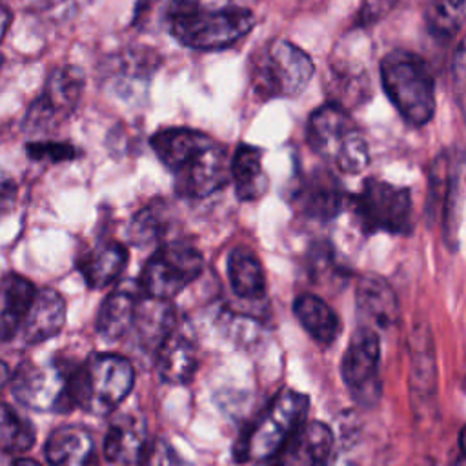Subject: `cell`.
<instances>
[{
    "mask_svg": "<svg viewBox=\"0 0 466 466\" xmlns=\"http://www.w3.org/2000/svg\"><path fill=\"white\" fill-rule=\"evenodd\" d=\"M151 147L173 173L175 189L186 198H204L229 180L226 147L191 127H164L151 137Z\"/></svg>",
    "mask_w": 466,
    "mask_h": 466,
    "instance_id": "6da1fadb",
    "label": "cell"
},
{
    "mask_svg": "<svg viewBox=\"0 0 466 466\" xmlns=\"http://www.w3.org/2000/svg\"><path fill=\"white\" fill-rule=\"evenodd\" d=\"M160 24L182 46L211 51L246 36L255 16L233 0H166Z\"/></svg>",
    "mask_w": 466,
    "mask_h": 466,
    "instance_id": "7a4b0ae2",
    "label": "cell"
},
{
    "mask_svg": "<svg viewBox=\"0 0 466 466\" xmlns=\"http://www.w3.org/2000/svg\"><path fill=\"white\" fill-rule=\"evenodd\" d=\"M382 87L411 126H424L435 111V84L424 58L406 49H393L380 60Z\"/></svg>",
    "mask_w": 466,
    "mask_h": 466,
    "instance_id": "3957f363",
    "label": "cell"
},
{
    "mask_svg": "<svg viewBox=\"0 0 466 466\" xmlns=\"http://www.w3.org/2000/svg\"><path fill=\"white\" fill-rule=\"evenodd\" d=\"M309 147L344 173H360L370 164L368 140L350 111L328 102L317 107L306 126Z\"/></svg>",
    "mask_w": 466,
    "mask_h": 466,
    "instance_id": "277c9868",
    "label": "cell"
},
{
    "mask_svg": "<svg viewBox=\"0 0 466 466\" xmlns=\"http://www.w3.org/2000/svg\"><path fill=\"white\" fill-rule=\"evenodd\" d=\"M306 51L288 40H271L249 62V87L262 102L300 95L313 76Z\"/></svg>",
    "mask_w": 466,
    "mask_h": 466,
    "instance_id": "5b68a950",
    "label": "cell"
},
{
    "mask_svg": "<svg viewBox=\"0 0 466 466\" xmlns=\"http://www.w3.org/2000/svg\"><path fill=\"white\" fill-rule=\"evenodd\" d=\"M133 382L135 371L127 359L96 353L71 371V399L91 415H109L127 397Z\"/></svg>",
    "mask_w": 466,
    "mask_h": 466,
    "instance_id": "8992f818",
    "label": "cell"
},
{
    "mask_svg": "<svg viewBox=\"0 0 466 466\" xmlns=\"http://www.w3.org/2000/svg\"><path fill=\"white\" fill-rule=\"evenodd\" d=\"M308 406L309 402L306 395L289 388L279 391L240 444V461L248 459L260 462L269 459L306 420Z\"/></svg>",
    "mask_w": 466,
    "mask_h": 466,
    "instance_id": "52a82bcc",
    "label": "cell"
},
{
    "mask_svg": "<svg viewBox=\"0 0 466 466\" xmlns=\"http://www.w3.org/2000/svg\"><path fill=\"white\" fill-rule=\"evenodd\" d=\"M355 217L364 233L408 235L411 231V195L408 187L366 178L351 197Z\"/></svg>",
    "mask_w": 466,
    "mask_h": 466,
    "instance_id": "ba28073f",
    "label": "cell"
},
{
    "mask_svg": "<svg viewBox=\"0 0 466 466\" xmlns=\"http://www.w3.org/2000/svg\"><path fill=\"white\" fill-rule=\"evenodd\" d=\"M204 269L200 251L187 242H166L146 262L140 288L146 297L169 300L191 284Z\"/></svg>",
    "mask_w": 466,
    "mask_h": 466,
    "instance_id": "9c48e42d",
    "label": "cell"
},
{
    "mask_svg": "<svg viewBox=\"0 0 466 466\" xmlns=\"http://www.w3.org/2000/svg\"><path fill=\"white\" fill-rule=\"evenodd\" d=\"M71 371L60 362H24L11 379L13 395L35 411H69Z\"/></svg>",
    "mask_w": 466,
    "mask_h": 466,
    "instance_id": "30bf717a",
    "label": "cell"
},
{
    "mask_svg": "<svg viewBox=\"0 0 466 466\" xmlns=\"http://www.w3.org/2000/svg\"><path fill=\"white\" fill-rule=\"evenodd\" d=\"M84 75L75 66H64L55 69L42 91V95L31 106L25 126L33 131H42L55 127L66 120L82 96Z\"/></svg>",
    "mask_w": 466,
    "mask_h": 466,
    "instance_id": "8fae6325",
    "label": "cell"
},
{
    "mask_svg": "<svg viewBox=\"0 0 466 466\" xmlns=\"http://www.w3.org/2000/svg\"><path fill=\"white\" fill-rule=\"evenodd\" d=\"M379 357L380 344L377 331L373 328L360 326L353 333L340 362L342 380L359 402H368L379 397Z\"/></svg>",
    "mask_w": 466,
    "mask_h": 466,
    "instance_id": "7c38bea8",
    "label": "cell"
},
{
    "mask_svg": "<svg viewBox=\"0 0 466 466\" xmlns=\"http://www.w3.org/2000/svg\"><path fill=\"white\" fill-rule=\"evenodd\" d=\"M291 200L308 218L331 220L342 211L346 191L333 171L315 167L299 178L291 191Z\"/></svg>",
    "mask_w": 466,
    "mask_h": 466,
    "instance_id": "4fadbf2b",
    "label": "cell"
},
{
    "mask_svg": "<svg viewBox=\"0 0 466 466\" xmlns=\"http://www.w3.org/2000/svg\"><path fill=\"white\" fill-rule=\"evenodd\" d=\"M331 450V430L324 422L304 420L266 462L268 466H326Z\"/></svg>",
    "mask_w": 466,
    "mask_h": 466,
    "instance_id": "5bb4252c",
    "label": "cell"
},
{
    "mask_svg": "<svg viewBox=\"0 0 466 466\" xmlns=\"http://www.w3.org/2000/svg\"><path fill=\"white\" fill-rule=\"evenodd\" d=\"M66 322L64 297L53 289H38L20 324V337L25 344H40L55 337Z\"/></svg>",
    "mask_w": 466,
    "mask_h": 466,
    "instance_id": "9a60e30c",
    "label": "cell"
},
{
    "mask_svg": "<svg viewBox=\"0 0 466 466\" xmlns=\"http://www.w3.org/2000/svg\"><path fill=\"white\" fill-rule=\"evenodd\" d=\"M146 450V424L140 417L124 413L111 422L104 439V455L111 464L142 466Z\"/></svg>",
    "mask_w": 466,
    "mask_h": 466,
    "instance_id": "2e32d148",
    "label": "cell"
},
{
    "mask_svg": "<svg viewBox=\"0 0 466 466\" xmlns=\"http://www.w3.org/2000/svg\"><path fill=\"white\" fill-rule=\"evenodd\" d=\"M357 311L368 328H390L399 319V302L391 286L379 275H364L357 284Z\"/></svg>",
    "mask_w": 466,
    "mask_h": 466,
    "instance_id": "e0dca14e",
    "label": "cell"
},
{
    "mask_svg": "<svg viewBox=\"0 0 466 466\" xmlns=\"http://www.w3.org/2000/svg\"><path fill=\"white\" fill-rule=\"evenodd\" d=\"M44 451L49 466H98L95 441L80 426L56 428L47 437Z\"/></svg>",
    "mask_w": 466,
    "mask_h": 466,
    "instance_id": "ac0fdd59",
    "label": "cell"
},
{
    "mask_svg": "<svg viewBox=\"0 0 466 466\" xmlns=\"http://www.w3.org/2000/svg\"><path fill=\"white\" fill-rule=\"evenodd\" d=\"M198 364V351L195 342L184 335L171 331L157 348V370L167 384H187Z\"/></svg>",
    "mask_w": 466,
    "mask_h": 466,
    "instance_id": "d6986e66",
    "label": "cell"
},
{
    "mask_svg": "<svg viewBox=\"0 0 466 466\" xmlns=\"http://www.w3.org/2000/svg\"><path fill=\"white\" fill-rule=\"evenodd\" d=\"M35 293L33 282L18 273L0 279V342L11 340L18 333Z\"/></svg>",
    "mask_w": 466,
    "mask_h": 466,
    "instance_id": "ffe728a7",
    "label": "cell"
},
{
    "mask_svg": "<svg viewBox=\"0 0 466 466\" xmlns=\"http://www.w3.org/2000/svg\"><path fill=\"white\" fill-rule=\"evenodd\" d=\"M127 264V249L116 240H106L78 258V271L93 289L116 280Z\"/></svg>",
    "mask_w": 466,
    "mask_h": 466,
    "instance_id": "44dd1931",
    "label": "cell"
},
{
    "mask_svg": "<svg viewBox=\"0 0 466 466\" xmlns=\"http://www.w3.org/2000/svg\"><path fill=\"white\" fill-rule=\"evenodd\" d=\"M329 102L344 107H357L366 102L371 95V84L368 71L357 66L353 60H333L329 67V82H328Z\"/></svg>",
    "mask_w": 466,
    "mask_h": 466,
    "instance_id": "7402d4cb",
    "label": "cell"
},
{
    "mask_svg": "<svg viewBox=\"0 0 466 466\" xmlns=\"http://www.w3.org/2000/svg\"><path fill=\"white\" fill-rule=\"evenodd\" d=\"M229 178L240 200H257L268 191V177L262 167V149L240 144L229 160Z\"/></svg>",
    "mask_w": 466,
    "mask_h": 466,
    "instance_id": "603a6c76",
    "label": "cell"
},
{
    "mask_svg": "<svg viewBox=\"0 0 466 466\" xmlns=\"http://www.w3.org/2000/svg\"><path fill=\"white\" fill-rule=\"evenodd\" d=\"M293 311L306 333L319 344L329 346L340 333L337 313L317 295L302 293L293 302Z\"/></svg>",
    "mask_w": 466,
    "mask_h": 466,
    "instance_id": "cb8c5ba5",
    "label": "cell"
},
{
    "mask_svg": "<svg viewBox=\"0 0 466 466\" xmlns=\"http://www.w3.org/2000/svg\"><path fill=\"white\" fill-rule=\"evenodd\" d=\"M175 313L169 300L146 297L137 302L133 326L138 340L146 348H158L160 342L173 331Z\"/></svg>",
    "mask_w": 466,
    "mask_h": 466,
    "instance_id": "d4e9b609",
    "label": "cell"
},
{
    "mask_svg": "<svg viewBox=\"0 0 466 466\" xmlns=\"http://www.w3.org/2000/svg\"><path fill=\"white\" fill-rule=\"evenodd\" d=\"M228 277L233 293L244 300H258L264 295V269L257 255L238 246L228 257Z\"/></svg>",
    "mask_w": 466,
    "mask_h": 466,
    "instance_id": "484cf974",
    "label": "cell"
},
{
    "mask_svg": "<svg viewBox=\"0 0 466 466\" xmlns=\"http://www.w3.org/2000/svg\"><path fill=\"white\" fill-rule=\"evenodd\" d=\"M137 302V297L129 289H115L113 293H109L98 309V335L107 340L124 337L133 326Z\"/></svg>",
    "mask_w": 466,
    "mask_h": 466,
    "instance_id": "4316f807",
    "label": "cell"
},
{
    "mask_svg": "<svg viewBox=\"0 0 466 466\" xmlns=\"http://www.w3.org/2000/svg\"><path fill=\"white\" fill-rule=\"evenodd\" d=\"M147 49H129L124 56H118L113 69V86L116 95L133 96L138 89L147 86L155 69V60Z\"/></svg>",
    "mask_w": 466,
    "mask_h": 466,
    "instance_id": "83f0119b",
    "label": "cell"
},
{
    "mask_svg": "<svg viewBox=\"0 0 466 466\" xmlns=\"http://www.w3.org/2000/svg\"><path fill=\"white\" fill-rule=\"evenodd\" d=\"M464 25V0H433L426 9V27L441 42H450Z\"/></svg>",
    "mask_w": 466,
    "mask_h": 466,
    "instance_id": "f1b7e54d",
    "label": "cell"
},
{
    "mask_svg": "<svg viewBox=\"0 0 466 466\" xmlns=\"http://www.w3.org/2000/svg\"><path fill=\"white\" fill-rule=\"evenodd\" d=\"M35 442L33 424L20 417L11 406L0 402V450L7 453H24Z\"/></svg>",
    "mask_w": 466,
    "mask_h": 466,
    "instance_id": "f546056e",
    "label": "cell"
},
{
    "mask_svg": "<svg viewBox=\"0 0 466 466\" xmlns=\"http://www.w3.org/2000/svg\"><path fill=\"white\" fill-rule=\"evenodd\" d=\"M167 224V206L164 202H151L133 217L127 229L129 240L137 246L155 242L162 237V233H166Z\"/></svg>",
    "mask_w": 466,
    "mask_h": 466,
    "instance_id": "4dcf8cb0",
    "label": "cell"
},
{
    "mask_svg": "<svg viewBox=\"0 0 466 466\" xmlns=\"http://www.w3.org/2000/svg\"><path fill=\"white\" fill-rule=\"evenodd\" d=\"M444 229L448 242L457 244L459 240V224H461V158L455 169L450 171L448 191H446V213H444Z\"/></svg>",
    "mask_w": 466,
    "mask_h": 466,
    "instance_id": "1f68e13d",
    "label": "cell"
},
{
    "mask_svg": "<svg viewBox=\"0 0 466 466\" xmlns=\"http://www.w3.org/2000/svg\"><path fill=\"white\" fill-rule=\"evenodd\" d=\"M27 155L38 162H67L78 157V151L69 142H55V140H40L27 144Z\"/></svg>",
    "mask_w": 466,
    "mask_h": 466,
    "instance_id": "d6a6232c",
    "label": "cell"
},
{
    "mask_svg": "<svg viewBox=\"0 0 466 466\" xmlns=\"http://www.w3.org/2000/svg\"><path fill=\"white\" fill-rule=\"evenodd\" d=\"M142 466H193L186 461L169 442L157 439L151 446H147Z\"/></svg>",
    "mask_w": 466,
    "mask_h": 466,
    "instance_id": "836d02e7",
    "label": "cell"
},
{
    "mask_svg": "<svg viewBox=\"0 0 466 466\" xmlns=\"http://www.w3.org/2000/svg\"><path fill=\"white\" fill-rule=\"evenodd\" d=\"M393 5L395 0H364L357 16V24L360 27H368L375 24L379 18H382Z\"/></svg>",
    "mask_w": 466,
    "mask_h": 466,
    "instance_id": "e575fe53",
    "label": "cell"
},
{
    "mask_svg": "<svg viewBox=\"0 0 466 466\" xmlns=\"http://www.w3.org/2000/svg\"><path fill=\"white\" fill-rule=\"evenodd\" d=\"M16 202V184L15 180L0 169V218L5 217Z\"/></svg>",
    "mask_w": 466,
    "mask_h": 466,
    "instance_id": "d590c367",
    "label": "cell"
},
{
    "mask_svg": "<svg viewBox=\"0 0 466 466\" xmlns=\"http://www.w3.org/2000/svg\"><path fill=\"white\" fill-rule=\"evenodd\" d=\"M451 80H453V86H455L457 104L462 106V91H464V46H462V42L457 46V51H455Z\"/></svg>",
    "mask_w": 466,
    "mask_h": 466,
    "instance_id": "8d00e7d4",
    "label": "cell"
},
{
    "mask_svg": "<svg viewBox=\"0 0 466 466\" xmlns=\"http://www.w3.org/2000/svg\"><path fill=\"white\" fill-rule=\"evenodd\" d=\"M9 22H11V13L0 5V40L4 38L7 27H9Z\"/></svg>",
    "mask_w": 466,
    "mask_h": 466,
    "instance_id": "74e56055",
    "label": "cell"
},
{
    "mask_svg": "<svg viewBox=\"0 0 466 466\" xmlns=\"http://www.w3.org/2000/svg\"><path fill=\"white\" fill-rule=\"evenodd\" d=\"M7 380H9V368H7L5 362L0 360V395H2L4 386L7 384Z\"/></svg>",
    "mask_w": 466,
    "mask_h": 466,
    "instance_id": "f35d334b",
    "label": "cell"
},
{
    "mask_svg": "<svg viewBox=\"0 0 466 466\" xmlns=\"http://www.w3.org/2000/svg\"><path fill=\"white\" fill-rule=\"evenodd\" d=\"M13 466H40L36 461H33V459H16L15 461V464Z\"/></svg>",
    "mask_w": 466,
    "mask_h": 466,
    "instance_id": "ab89813d",
    "label": "cell"
},
{
    "mask_svg": "<svg viewBox=\"0 0 466 466\" xmlns=\"http://www.w3.org/2000/svg\"><path fill=\"white\" fill-rule=\"evenodd\" d=\"M260 462H264V464H258V466H268V462H266V461H260Z\"/></svg>",
    "mask_w": 466,
    "mask_h": 466,
    "instance_id": "60d3db41",
    "label": "cell"
},
{
    "mask_svg": "<svg viewBox=\"0 0 466 466\" xmlns=\"http://www.w3.org/2000/svg\"><path fill=\"white\" fill-rule=\"evenodd\" d=\"M0 66H2V58H0Z\"/></svg>",
    "mask_w": 466,
    "mask_h": 466,
    "instance_id": "b9f144b4",
    "label": "cell"
}]
</instances>
